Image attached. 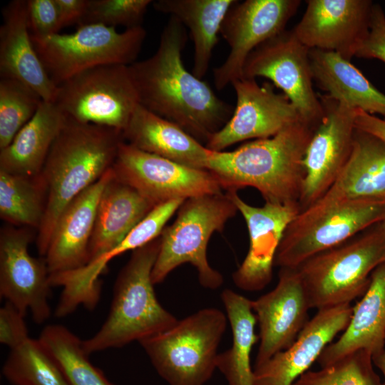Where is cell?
Masks as SVG:
<instances>
[{"mask_svg": "<svg viewBox=\"0 0 385 385\" xmlns=\"http://www.w3.org/2000/svg\"><path fill=\"white\" fill-rule=\"evenodd\" d=\"M187 40L185 27L170 16L155 53L128 68L141 106L206 143L229 120L234 108L185 68L182 53Z\"/></svg>", "mask_w": 385, "mask_h": 385, "instance_id": "cell-1", "label": "cell"}, {"mask_svg": "<svg viewBox=\"0 0 385 385\" xmlns=\"http://www.w3.org/2000/svg\"><path fill=\"white\" fill-rule=\"evenodd\" d=\"M316 127L301 119L272 137L234 150H210L206 169L227 192L252 187L265 202L299 205L304 158Z\"/></svg>", "mask_w": 385, "mask_h": 385, "instance_id": "cell-2", "label": "cell"}, {"mask_svg": "<svg viewBox=\"0 0 385 385\" xmlns=\"http://www.w3.org/2000/svg\"><path fill=\"white\" fill-rule=\"evenodd\" d=\"M123 141L119 130L67 118L39 174L46 191L45 215L36 237L40 256L46 254L62 211L112 168Z\"/></svg>", "mask_w": 385, "mask_h": 385, "instance_id": "cell-3", "label": "cell"}, {"mask_svg": "<svg viewBox=\"0 0 385 385\" xmlns=\"http://www.w3.org/2000/svg\"><path fill=\"white\" fill-rule=\"evenodd\" d=\"M160 245L159 236L132 252L115 282L105 322L82 342L88 354L139 342L169 329L178 322L160 304L153 288L152 271Z\"/></svg>", "mask_w": 385, "mask_h": 385, "instance_id": "cell-4", "label": "cell"}, {"mask_svg": "<svg viewBox=\"0 0 385 385\" xmlns=\"http://www.w3.org/2000/svg\"><path fill=\"white\" fill-rule=\"evenodd\" d=\"M385 263V227L377 223L310 257L296 269L310 309L350 302L366 291L373 271Z\"/></svg>", "mask_w": 385, "mask_h": 385, "instance_id": "cell-5", "label": "cell"}, {"mask_svg": "<svg viewBox=\"0 0 385 385\" xmlns=\"http://www.w3.org/2000/svg\"><path fill=\"white\" fill-rule=\"evenodd\" d=\"M385 219V201L335 199L323 195L300 210L289 224L274 266L297 268L314 255L335 247Z\"/></svg>", "mask_w": 385, "mask_h": 385, "instance_id": "cell-6", "label": "cell"}, {"mask_svg": "<svg viewBox=\"0 0 385 385\" xmlns=\"http://www.w3.org/2000/svg\"><path fill=\"white\" fill-rule=\"evenodd\" d=\"M237 212L227 193L186 199L179 207L175 220L160 235V249L152 271L153 284L162 282L178 266L190 263L195 267L202 287H220L223 277L210 265L207 246L211 235L222 232Z\"/></svg>", "mask_w": 385, "mask_h": 385, "instance_id": "cell-7", "label": "cell"}, {"mask_svg": "<svg viewBox=\"0 0 385 385\" xmlns=\"http://www.w3.org/2000/svg\"><path fill=\"white\" fill-rule=\"evenodd\" d=\"M227 322L218 309L205 308L138 342L169 385H205L217 369Z\"/></svg>", "mask_w": 385, "mask_h": 385, "instance_id": "cell-8", "label": "cell"}, {"mask_svg": "<svg viewBox=\"0 0 385 385\" xmlns=\"http://www.w3.org/2000/svg\"><path fill=\"white\" fill-rule=\"evenodd\" d=\"M145 38L143 26L118 32L115 27L90 24L78 26L72 34L58 33L43 40H31L48 77L58 86L95 66L132 64Z\"/></svg>", "mask_w": 385, "mask_h": 385, "instance_id": "cell-9", "label": "cell"}, {"mask_svg": "<svg viewBox=\"0 0 385 385\" xmlns=\"http://www.w3.org/2000/svg\"><path fill=\"white\" fill-rule=\"evenodd\" d=\"M68 119L123 131L140 104L128 66H95L57 86L53 101Z\"/></svg>", "mask_w": 385, "mask_h": 385, "instance_id": "cell-10", "label": "cell"}, {"mask_svg": "<svg viewBox=\"0 0 385 385\" xmlns=\"http://www.w3.org/2000/svg\"><path fill=\"white\" fill-rule=\"evenodd\" d=\"M112 169L116 179L133 188L154 206L175 199L222 193L209 170L145 152L125 141L120 145Z\"/></svg>", "mask_w": 385, "mask_h": 385, "instance_id": "cell-11", "label": "cell"}, {"mask_svg": "<svg viewBox=\"0 0 385 385\" xmlns=\"http://www.w3.org/2000/svg\"><path fill=\"white\" fill-rule=\"evenodd\" d=\"M270 79L280 88L297 110L302 119L317 126L324 109L314 88L309 48L292 29L284 30L255 48L247 58L242 78Z\"/></svg>", "mask_w": 385, "mask_h": 385, "instance_id": "cell-12", "label": "cell"}, {"mask_svg": "<svg viewBox=\"0 0 385 385\" xmlns=\"http://www.w3.org/2000/svg\"><path fill=\"white\" fill-rule=\"evenodd\" d=\"M300 4V0H246L237 1L230 8L220 31L230 46V52L225 61L213 70L217 90L242 78L250 54L284 31Z\"/></svg>", "mask_w": 385, "mask_h": 385, "instance_id": "cell-13", "label": "cell"}, {"mask_svg": "<svg viewBox=\"0 0 385 385\" xmlns=\"http://www.w3.org/2000/svg\"><path fill=\"white\" fill-rule=\"evenodd\" d=\"M323 117L314 130L304 158L305 175L300 210L321 198L346 163L354 143L356 109L327 94L319 95Z\"/></svg>", "mask_w": 385, "mask_h": 385, "instance_id": "cell-14", "label": "cell"}, {"mask_svg": "<svg viewBox=\"0 0 385 385\" xmlns=\"http://www.w3.org/2000/svg\"><path fill=\"white\" fill-rule=\"evenodd\" d=\"M34 229L8 225L0 232V295L26 316L29 310L36 324L51 315L50 273L45 257L29 252Z\"/></svg>", "mask_w": 385, "mask_h": 385, "instance_id": "cell-15", "label": "cell"}, {"mask_svg": "<svg viewBox=\"0 0 385 385\" xmlns=\"http://www.w3.org/2000/svg\"><path fill=\"white\" fill-rule=\"evenodd\" d=\"M231 85L236 105L229 120L205 143L210 150L223 151L242 140L272 137L302 119L287 96L277 93L269 83L260 86L255 79L242 78Z\"/></svg>", "mask_w": 385, "mask_h": 385, "instance_id": "cell-16", "label": "cell"}, {"mask_svg": "<svg viewBox=\"0 0 385 385\" xmlns=\"http://www.w3.org/2000/svg\"><path fill=\"white\" fill-rule=\"evenodd\" d=\"M180 205L178 200H173L155 206L120 243L107 252L79 269L50 274L51 287L63 288L55 315L66 317L80 305L89 310L94 309L101 296L99 277L108 263L114 257L133 251L158 237Z\"/></svg>", "mask_w": 385, "mask_h": 385, "instance_id": "cell-17", "label": "cell"}, {"mask_svg": "<svg viewBox=\"0 0 385 385\" xmlns=\"http://www.w3.org/2000/svg\"><path fill=\"white\" fill-rule=\"evenodd\" d=\"M292 29L309 49L334 52L351 61L368 34L371 0H308Z\"/></svg>", "mask_w": 385, "mask_h": 385, "instance_id": "cell-18", "label": "cell"}, {"mask_svg": "<svg viewBox=\"0 0 385 385\" xmlns=\"http://www.w3.org/2000/svg\"><path fill=\"white\" fill-rule=\"evenodd\" d=\"M247 224L250 245L247 254L232 274L235 285L245 291L264 289L271 281L275 255L289 224L299 212V205L265 202L250 205L237 191L227 192Z\"/></svg>", "mask_w": 385, "mask_h": 385, "instance_id": "cell-19", "label": "cell"}, {"mask_svg": "<svg viewBox=\"0 0 385 385\" xmlns=\"http://www.w3.org/2000/svg\"><path fill=\"white\" fill-rule=\"evenodd\" d=\"M252 307L259 325L257 367L289 347L309 320L310 307L296 269L280 268L276 287L252 300Z\"/></svg>", "mask_w": 385, "mask_h": 385, "instance_id": "cell-20", "label": "cell"}, {"mask_svg": "<svg viewBox=\"0 0 385 385\" xmlns=\"http://www.w3.org/2000/svg\"><path fill=\"white\" fill-rule=\"evenodd\" d=\"M352 310L351 304L317 310L289 347L255 367L253 385H292L346 329Z\"/></svg>", "mask_w": 385, "mask_h": 385, "instance_id": "cell-21", "label": "cell"}, {"mask_svg": "<svg viewBox=\"0 0 385 385\" xmlns=\"http://www.w3.org/2000/svg\"><path fill=\"white\" fill-rule=\"evenodd\" d=\"M113 176L111 168L61 213L44 257L50 274L73 271L88 264L98 202Z\"/></svg>", "mask_w": 385, "mask_h": 385, "instance_id": "cell-22", "label": "cell"}, {"mask_svg": "<svg viewBox=\"0 0 385 385\" xmlns=\"http://www.w3.org/2000/svg\"><path fill=\"white\" fill-rule=\"evenodd\" d=\"M0 26V78L17 80L53 102L57 86L48 77L33 44L26 0H13L2 9Z\"/></svg>", "mask_w": 385, "mask_h": 385, "instance_id": "cell-23", "label": "cell"}, {"mask_svg": "<svg viewBox=\"0 0 385 385\" xmlns=\"http://www.w3.org/2000/svg\"><path fill=\"white\" fill-rule=\"evenodd\" d=\"M385 346V263L372 272L369 285L353 307L347 327L339 339L324 349L317 361L321 368L365 350L372 356Z\"/></svg>", "mask_w": 385, "mask_h": 385, "instance_id": "cell-24", "label": "cell"}, {"mask_svg": "<svg viewBox=\"0 0 385 385\" xmlns=\"http://www.w3.org/2000/svg\"><path fill=\"white\" fill-rule=\"evenodd\" d=\"M125 141L145 152L207 170L210 150L175 123L140 104L123 131Z\"/></svg>", "mask_w": 385, "mask_h": 385, "instance_id": "cell-25", "label": "cell"}, {"mask_svg": "<svg viewBox=\"0 0 385 385\" xmlns=\"http://www.w3.org/2000/svg\"><path fill=\"white\" fill-rule=\"evenodd\" d=\"M154 207L113 174L98 202L88 262L120 243Z\"/></svg>", "mask_w": 385, "mask_h": 385, "instance_id": "cell-26", "label": "cell"}, {"mask_svg": "<svg viewBox=\"0 0 385 385\" xmlns=\"http://www.w3.org/2000/svg\"><path fill=\"white\" fill-rule=\"evenodd\" d=\"M324 195L385 201V142L356 128L350 156Z\"/></svg>", "mask_w": 385, "mask_h": 385, "instance_id": "cell-27", "label": "cell"}, {"mask_svg": "<svg viewBox=\"0 0 385 385\" xmlns=\"http://www.w3.org/2000/svg\"><path fill=\"white\" fill-rule=\"evenodd\" d=\"M66 120L53 102L43 101L33 118L10 144L0 150V170L11 174L38 176Z\"/></svg>", "mask_w": 385, "mask_h": 385, "instance_id": "cell-28", "label": "cell"}, {"mask_svg": "<svg viewBox=\"0 0 385 385\" xmlns=\"http://www.w3.org/2000/svg\"><path fill=\"white\" fill-rule=\"evenodd\" d=\"M313 80L329 97L356 109L385 117V94L339 54L309 49Z\"/></svg>", "mask_w": 385, "mask_h": 385, "instance_id": "cell-29", "label": "cell"}, {"mask_svg": "<svg viewBox=\"0 0 385 385\" xmlns=\"http://www.w3.org/2000/svg\"><path fill=\"white\" fill-rule=\"evenodd\" d=\"M236 0H158L154 9L177 18L194 43L192 74L202 79L210 66L223 20Z\"/></svg>", "mask_w": 385, "mask_h": 385, "instance_id": "cell-30", "label": "cell"}, {"mask_svg": "<svg viewBox=\"0 0 385 385\" xmlns=\"http://www.w3.org/2000/svg\"><path fill=\"white\" fill-rule=\"evenodd\" d=\"M232 334L231 347L218 354L216 367L226 378L228 385H253L254 370L250 355L259 337L255 334L256 316L252 300L230 289L221 294Z\"/></svg>", "mask_w": 385, "mask_h": 385, "instance_id": "cell-31", "label": "cell"}, {"mask_svg": "<svg viewBox=\"0 0 385 385\" xmlns=\"http://www.w3.org/2000/svg\"><path fill=\"white\" fill-rule=\"evenodd\" d=\"M46 191L40 175L0 170V217L9 225L38 230L44 217Z\"/></svg>", "mask_w": 385, "mask_h": 385, "instance_id": "cell-32", "label": "cell"}, {"mask_svg": "<svg viewBox=\"0 0 385 385\" xmlns=\"http://www.w3.org/2000/svg\"><path fill=\"white\" fill-rule=\"evenodd\" d=\"M38 339L52 354L69 385H115L90 361L81 340L67 327L49 324Z\"/></svg>", "mask_w": 385, "mask_h": 385, "instance_id": "cell-33", "label": "cell"}, {"mask_svg": "<svg viewBox=\"0 0 385 385\" xmlns=\"http://www.w3.org/2000/svg\"><path fill=\"white\" fill-rule=\"evenodd\" d=\"M2 373L12 385H69L56 360L38 339L11 349Z\"/></svg>", "mask_w": 385, "mask_h": 385, "instance_id": "cell-34", "label": "cell"}, {"mask_svg": "<svg viewBox=\"0 0 385 385\" xmlns=\"http://www.w3.org/2000/svg\"><path fill=\"white\" fill-rule=\"evenodd\" d=\"M43 99L27 85L0 78V150L33 118Z\"/></svg>", "mask_w": 385, "mask_h": 385, "instance_id": "cell-35", "label": "cell"}, {"mask_svg": "<svg viewBox=\"0 0 385 385\" xmlns=\"http://www.w3.org/2000/svg\"><path fill=\"white\" fill-rule=\"evenodd\" d=\"M292 385H384L375 371L371 354L355 351L319 370H309Z\"/></svg>", "mask_w": 385, "mask_h": 385, "instance_id": "cell-36", "label": "cell"}, {"mask_svg": "<svg viewBox=\"0 0 385 385\" xmlns=\"http://www.w3.org/2000/svg\"><path fill=\"white\" fill-rule=\"evenodd\" d=\"M151 0H88L86 12L79 25L103 24L128 29L142 26ZM78 25V26H79Z\"/></svg>", "mask_w": 385, "mask_h": 385, "instance_id": "cell-37", "label": "cell"}, {"mask_svg": "<svg viewBox=\"0 0 385 385\" xmlns=\"http://www.w3.org/2000/svg\"><path fill=\"white\" fill-rule=\"evenodd\" d=\"M26 12L32 38L43 40L59 33L55 0H26Z\"/></svg>", "mask_w": 385, "mask_h": 385, "instance_id": "cell-38", "label": "cell"}, {"mask_svg": "<svg viewBox=\"0 0 385 385\" xmlns=\"http://www.w3.org/2000/svg\"><path fill=\"white\" fill-rule=\"evenodd\" d=\"M355 56L376 58L385 63V14L379 4L374 3L368 34L358 48Z\"/></svg>", "mask_w": 385, "mask_h": 385, "instance_id": "cell-39", "label": "cell"}, {"mask_svg": "<svg viewBox=\"0 0 385 385\" xmlns=\"http://www.w3.org/2000/svg\"><path fill=\"white\" fill-rule=\"evenodd\" d=\"M24 317L9 302L0 309V342L10 350L21 345L30 338Z\"/></svg>", "mask_w": 385, "mask_h": 385, "instance_id": "cell-40", "label": "cell"}, {"mask_svg": "<svg viewBox=\"0 0 385 385\" xmlns=\"http://www.w3.org/2000/svg\"><path fill=\"white\" fill-rule=\"evenodd\" d=\"M88 0H55L60 29L81 24L86 12Z\"/></svg>", "mask_w": 385, "mask_h": 385, "instance_id": "cell-41", "label": "cell"}, {"mask_svg": "<svg viewBox=\"0 0 385 385\" xmlns=\"http://www.w3.org/2000/svg\"><path fill=\"white\" fill-rule=\"evenodd\" d=\"M355 125L357 129L369 133L385 142V119L356 109Z\"/></svg>", "mask_w": 385, "mask_h": 385, "instance_id": "cell-42", "label": "cell"}, {"mask_svg": "<svg viewBox=\"0 0 385 385\" xmlns=\"http://www.w3.org/2000/svg\"><path fill=\"white\" fill-rule=\"evenodd\" d=\"M372 360L374 365L381 372L384 377L383 384L385 385V346L379 354L372 356Z\"/></svg>", "mask_w": 385, "mask_h": 385, "instance_id": "cell-43", "label": "cell"}, {"mask_svg": "<svg viewBox=\"0 0 385 385\" xmlns=\"http://www.w3.org/2000/svg\"><path fill=\"white\" fill-rule=\"evenodd\" d=\"M382 222H383V225H384V226L385 227V219L382 221Z\"/></svg>", "mask_w": 385, "mask_h": 385, "instance_id": "cell-44", "label": "cell"}]
</instances>
